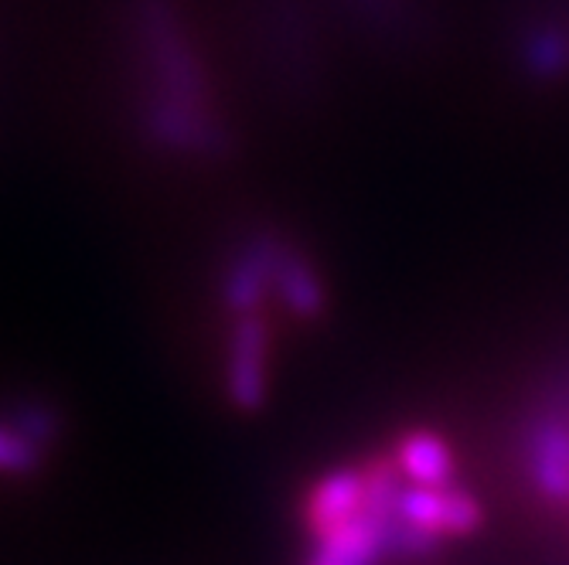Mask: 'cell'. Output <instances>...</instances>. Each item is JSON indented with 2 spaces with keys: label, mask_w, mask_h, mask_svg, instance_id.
<instances>
[{
  "label": "cell",
  "mask_w": 569,
  "mask_h": 565,
  "mask_svg": "<svg viewBox=\"0 0 569 565\" xmlns=\"http://www.w3.org/2000/svg\"><path fill=\"white\" fill-rule=\"evenodd\" d=\"M140 51L150 69L153 89L147 95H164L188 107H209V79L191 51L171 0H137L133 4Z\"/></svg>",
  "instance_id": "cell-1"
},
{
  "label": "cell",
  "mask_w": 569,
  "mask_h": 565,
  "mask_svg": "<svg viewBox=\"0 0 569 565\" xmlns=\"http://www.w3.org/2000/svg\"><path fill=\"white\" fill-rule=\"evenodd\" d=\"M270 357H273V331L263 314L232 317L226 337V395L239 413L263 408L270 395Z\"/></svg>",
  "instance_id": "cell-2"
},
{
  "label": "cell",
  "mask_w": 569,
  "mask_h": 565,
  "mask_svg": "<svg viewBox=\"0 0 569 565\" xmlns=\"http://www.w3.org/2000/svg\"><path fill=\"white\" fill-rule=\"evenodd\" d=\"M280 235L256 232L236 245V252L226 260L219 296L229 317H249L263 314L267 300H273V260H277Z\"/></svg>",
  "instance_id": "cell-3"
},
{
  "label": "cell",
  "mask_w": 569,
  "mask_h": 565,
  "mask_svg": "<svg viewBox=\"0 0 569 565\" xmlns=\"http://www.w3.org/2000/svg\"><path fill=\"white\" fill-rule=\"evenodd\" d=\"M392 511H396V515H402L406 522H412V525H420V528L440 535L443 542H450V538H468L485 522L481 501L468 487H460L457 481L453 484H443V487L406 484L399 491Z\"/></svg>",
  "instance_id": "cell-4"
},
{
  "label": "cell",
  "mask_w": 569,
  "mask_h": 565,
  "mask_svg": "<svg viewBox=\"0 0 569 565\" xmlns=\"http://www.w3.org/2000/svg\"><path fill=\"white\" fill-rule=\"evenodd\" d=\"M273 300L283 306V314L303 324L321 321L328 306V290L315 260L300 245H290L287 239H280L273 260Z\"/></svg>",
  "instance_id": "cell-5"
},
{
  "label": "cell",
  "mask_w": 569,
  "mask_h": 565,
  "mask_svg": "<svg viewBox=\"0 0 569 565\" xmlns=\"http://www.w3.org/2000/svg\"><path fill=\"white\" fill-rule=\"evenodd\" d=\"M526 467L549 504H569V416L549 413L526 436Z\"/></svg>",
  "instance_id": "cell-6"
},
{
  "label": "cell",
  "mask_w": 569,
  "mask_h": 565,
  "mask_svg": "<svg viewBox=\"0 0 569 565\" xmlns=\"http://www.w3.org/2000/svg\"><path fill=\"white\" fill-rule=\"evenodd\" d=\"M379 515L382 511L361 507L355 518L318 532L307 565H386Z\"/></svg>",
  "instance_id": "cell-7"
},
{
  "label": "cell",
  "mask_w": 569,
  "mask_h": 565,
  "mask_svg": "<svg viewBox=\"0 0 569 565\" xmlns=\"http://www.w3.org/2000/svg\"><path fill=\"white\" fill-rule=\"evenodd\" d=\"M366 467H338L325 474L315 487H310L303 501V518L310 532H328L348 518H355L361 507H366Z\"/></svg>",
  "instance_id": "cell-8"
},
{
  "label": "cell",
  "mask_w": 569,
  "mask_h": 565,
  "mask_svg": "<svg viewBox=\"0 0 569 565\" xmlns=\"http://www.w3.org/2000/svg\"><path fill=\"white\" fill-rule=\"evenodd\" d=\"M392 460L399 464L402 477L409 484H420V487L453 484V474H457V460H453L450 443L433 430L402 433L392 446Z\"/></svg>",
  "instance_id": "cell-9"
},
{
  "label": "cell",
  "mask_w": 569,
  "mask_h": 565,
  "mask_svg": "<svg viewBox=\"0 0 569 565\" xmlns=\"http://www.w3.org/2000/svg\"><path fill=\"white\" fill-rule=\"evenodd\" d=\"M48 460L31 436H24L11 420L0 416V477H34Z\"/></svg>",
  "instance_id": "cell-10"
},
{
  "label": "cell",
  "mask_w": 569,
  "mask_h": 565,
  "mask_svg": "<svg viewBox=\"0 0 569 565\" xmlns=\"http://www.w3.org/2000/svg\"><path fill=\"white\" fill-rule=\"evenodd\" d=\"M0 416L11 420L24 436H31V440H34L41 450H48V453H51V446H56L59 436H62V420H59V413H56L51 405L38 402V398L11 402V405L0 408Z\"/></svg>",
  "instance_id": "cell-11"
}]
</instances>
